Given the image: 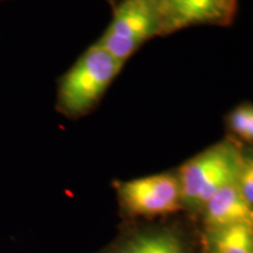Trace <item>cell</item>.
Instances as JSON below:
<instances>
[{"label":"cell","instance_id":"cell-1","mask_svg":"<svg viewBox=\"0 0 253 253\" xmlns=\"http://www.w3.org/2000/svg\"><path fill=\"white\" fill-rule=\"evenodd\" d=\"M123 66L94 43L63 75L58 91L59 109L68 116L87 113L99 102Z\"/></svg>","mask_w":253,"mask_h":253},{"label":"cell","instance_id":"cell-2","mask_svg":"<svg viewBox=\"0 0 253 253\" xmlns=\"http://www.w3.org/2000/svg\"><path fill=\"white\" fill-rule=\"evenodd\" d=\"M243 155L235 144L220 142L189 160L177 177L182 203L202 208L224 186L236 182Z\"/></svg>","mask_w":253,"mask_h":253},{"label":"cell","instance_id":"cell-3","mask_svg":"<svg viewBox=\"0 0 253 253\" xmlns=\"http://www.w3.org/2000/svg\"><path fill=\"white\" fill-rule=\"evenodd\" d=\"M155 36H158V21L153 6L138 0H123L116 6L108 28L95 45L125 63Z\"/></svg>","mask_w":253,"mask_h":253},{"label":"cell","instance_id":"cell-4","mask_svg":"<svg viewBox=\"0 0 253 253\" xmlns=\"http://www.w3.org/2000/svg\"><path fill=\"white\" fill-rule=\"evenodd\" d=\"M238 11V0H156L158 36L196 25L229 26Z\"/></svg>","mask_w":253,"mask_h":253},{"label":"cell","instance_id":"cell-5","mask_svg":"<svg viewBox=\"0 0 253 253\" xmlns=\"http://www.w3.org/2000/svg\"><path fill=\"white\" fill-rule=\"evenodd\" d=\"M119 196L126 210L138 216L175 212L183 204L178 178L169 173L121 183Z\"/></svg>","mask_w":253,"mask_h":253},{"label":"cell","instance_id":"cell-6","mask_svg":"<svg viewBox=\"0 0 253 253\" xmlns=\"http://www.w3.org/2000/svg\"><path fill=\"white\" fill-rule=\"evenodd\" d=\"M210 229L245 224L253 226V205L243 197L236 182L221 188L203 207Z\"/></svg>","mask_w":253,"mask_h":253},{"label":"cell","instance_id":"cell-7","mask_svg":"<svg viewBox=\"0 0 253 253\" xmlns=\"http://www.w3.org/2000/svg\"><path fill=\"white\" fill-rule=\"evenodd\" d=\"M210 231V253H253V226L237 224Z\"/></svg>","mask_w":253,"mask_h":253},{"label":"cell","instance_id":"cell-8","mask_svg":"<svg viewBox=\"0 0 253 253\" xmlns=\"http://www.w3.org/2000/svg\"><path fill=\"white\" fill-rule=\"evenodd\" d=\"M120 253H183L179 240L171 233L156 232L137 237Z\"/></svg>","mask_w":253,"mask_h":253},{"label":"cell","instance_id":"cell-9","mask_svg":"<svg viewBox=\"0 0 253 253\" xmlns=\"http://www.w3.org/2000/svg\"><path fill=\"white\" fill-rule=\"evenodd\" d=\"M236 185L250 204L253 205V157L242 156L238 172L236 177Z\"/></svg>","mask_w":253,"mask_h":253},{"label":"cell","instance_id":"cell-10","mask_svg":"<svg viewBox=\"0 0 253 253\" xmlns=\"http://www.w3.org/2000/svg\"><path fill=\"white\" fill-rule=\"evenodd\" d=\"M251 104H243L233 109L227 119L230 130L245 141H248L251 125Z\"/></svg>","mask_w":253,"mask_h":253},{"label":"cell","instance_id":"cell-11","mask_svg":"<svg viewBox=\"0 0 253 253\" xmlns=\"http://www.w3.org/2000/svg\"><path fill=\"white\" fill-rule=\"evenodd\" d=\"M249 142H253V106L251 109V125H250V131H249Z\"/></svg>","mask_w":253,"mask_h":253},{"label":"cell","instance_id":"cell-12","mask_svg":"<svg viewBox=\"0 0 253 253\" xmlns=\"http://www.w3.org/2000/svg\"><path fill=\"white\" fill-rule=\"evenodd\" d=\"M138 1L145 2V4H148V5L153 6V7L155 8V1H156V0H138Z\"/></svg>","mask_w":253,"mask_h":253}]
</instances>
